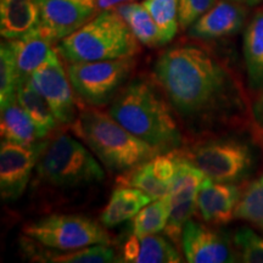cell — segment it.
I'll return each mask as SVG.
<instances>
[{
	"instance_id": "cell-1",
	"label": "cell",
	"mask_w": 263,
	"mask_h": 263,
	"mask_svg": "<svg viewBox=\"0 0 263 263\" xmlns=\"http://www.w3.org/2000/svg\"><path fill=\"white\" fill-rule=\"evenodd\" d=\"M154 81L183 126L194 136L241 123L246 100L241 84L227 66L197 44L167 49L154 65Z\"/></svg>"
},
{
	"instance_id": "cell-2",
	"label": "cell",
	"mask_w": 263,
	"mask_h": 263,
	"mask_svg": "<svg viewBox=\"0 0 263 263\" xmlns=\"http://www.w3.org/2000/svg\"><path fill=\"white\" fill-rule=\"evenodd\" d=\"M108 114L160 153L182 146L179 118L155 81L141 77L128 81L111 103Z\"/></svg>"
},
{
	"instance_id": "cell-3",
	"label": "cell",
	"mask_w": 263,
	"mask_h": 263,
	"mask_svg": "<svg viewBox=\"0 0 263 263\" xmlns=\"http://www.w3.org/2000/svg\"><path fill=\"white\" fill-rule=\"evenodd\" d=\"M72 130L112 172L124 173L160 154L98 107H80Z\"/></svg>"
},
{
	"instance_id": "cell-4",
	"label": "cell",
	"mask_w": 263,
	"mask_h": 263,
	"mask_svg": "<svg viewBox=\"0 0 263 263\" xmlns=\"http://www.w3.org/2000/svg\"><path fill=\"white\" fill-rule=\"evenodd\" d=\"M57 50L72 64L134 58L140 51V45L116 9H108L61 39Z\"/></svg>"
},
{
	"instance_id": "cell-5",
	"label": "cell",
	"mask_w": 263,
	"mask_h": 263,
	"mask_svg": "<svg viewBox=\"0 0 263 263\" xmlns=\"http://www.w3.org/2000/svg\"><path fill=\"white\" fill-rule=\"evenodd\" d=\"M105 171L83 144L66 133L47 140L35 166V185L80 190L104 182Z\"/></svg>"
},
{
	"instance_id": "cell-6",
	"label": "cell",
	"mask_w": 263,
	"mask_h": 263,
	"mask_svg": "<svg viewBox=\"0 0 263 263\" xmlns=\"http://www.w3.org/2000/svg\"><path fill=\"white\" fill-rule=\"evenodd\" d=\"M136 64L134 58L72 62L67 65V74L76 97L87 106L99 108L112 103L129 81Z\"/></svg>"
},
{
	"instance_id": "cell-7",
	"label": "cell",
	"mask_w": 263,
	"mask_h": 263,
	"mask_svg": "<svg viewBox=\"0 0 263 263\" xmlns=\"http://www.w3.org/2000/svg\"><path fill=\"white\" fill-rule=\"evenodd\" d=\"M24 234L44 248L71 251L97 244H111L105 227L82 215L52 213L38 221L27 223Z\"/></svg>"
},
{
	"instance_id": "cell-8",
	"label": "cell",
	"mask_w": 263,
	"mask_h": 263,
	"mask_svg": "<svg viewBox=\"0 0 263 263\" xmlns=\"http://www.w3.org/2000/svg\"><path fill=\"white\" fill-rule=\"evenodd\" d=\"M210 179L234 183L241 179L254 164L249 145L235 139H209L183 151Z\"/></svg>"
},
{
	"instance_id": "cell-9",
	"label": "cell",
	"mask_w": 263,
	"mask_h": 263,
	"mask_svg": "<svg viewBox=\"0 0 263 263\" xmlns=\"http://www.w3.org/2000/svg\"><path fill=\"white\" fill-rule=\"evenodd\" d=\"M205 178V173L179 150L177 173L170 189L171 215L163 230L174 245L182 244L184 226L196 211L197 195Z\"/></svg>"
},
{
	"instance_id": "cell-10",
	"label": "cell",
	"mask_w": 263,
	"mask_h": 263,
	"mask_svg": "<svg viewBox=\"0 0 263 263\" xmlns=\"http://www.w3.org/2000/svg\"><path fill=\"white\" fill-rule=\"evenodd\" d=\"M31 82L50 105L60 124L72 126L80 112L74 90L57 49L32 74Z\"/></svg>"
},
{
	"instance_id": "cell-11",
	"label": "cell",
	"mask_w": 263,
	"mask_h": 263,
	"mask_svg": "<svg viewBox=\"0 0 263 263\" xmlns=\"http://www.w3.org/2000/svg\"><path fill=\"white\" fill-rule=\"evenodd\" d=\"M47 140L31 145L3 140L0 146V194L3 201H16L24 195L33 170L44 150Z\"/></svg>"
},
{
	"instance_id": "cell-12",
	"label": "cell",
	"mask_w": 263,
	"mask_h": 263,
	"mask_svg": "<svg viewBox=\"0 0 263 263\" xmlns=\"http://www.w3.org/2000/svg\"><path fill=\"white\" fill-rule=\"evenodd\" d=\"M39 29L52 43H59L95 17L99 0H38Z\"/></svg>"
},
{
	"instance_id": "cell-13",
	"label": "cell",
	"mask_w": 263,
	"mask_h": 263,
	"mask_svg": "<svg viewBox=\"0 0 263 263\" xmlns=\"http://www.w3.org/2000/svg\"><path fill=\"white\" fill-rule=\"evenodd\" d=\"M182 248L190 263L235 262L236 254L224 235L200 222L189 219L182 234Z\"/></svg>"
},
{
	"instance_id": "cell-14",
	"label": "cell",
	"mask_w": 263,
	"mask_h": 263,
	"mask_svg": "<svg viewBox=\"0 0 263 263\" xmlns=\"http://www.w3.org/2000/svg\"><path fill=\"white\" fill-rule=\"evenodd\" d=\"M246 6L232 0H221L190 26L189 37L199 41H215L235 34L244 25Z\"/></svg>"
},
{
	"instance_id": "cell-15",
	"label": "cell",
	"mask_w": 263,
	"mask_h": 263,
	"mask_svg": "<svg viewBox=\"0 0 263 263\" xmlns=\"http://www.w3.org/2000/svg\"><path fill=\"white\" fill-rule=\"evenodd\" d=\"M241 192L232 183H219L206 177L197 195V210L212 224H227L234 218Z\"/></svg>"
},
{
	"instance_id": "cell-16",
	"label": "cell",
	"mask_w": 263,
	"mask_h": 263,
	"mask_svg": "<svg viewBox=\"0 0 263 263\" xmlns=\"http://www.w3.org/2000/svg\"><path fill=\"white\" fill-rule=\"evenodd\" d=\"M25 257L32 262L42 263H110L120 262L118 256L110 244H97L80 250L58 251L39 245L26 236L21 244Z\"/></svg>"
},
{
	"instance_id": "cell-17",
	"label": "cell",
	"mask_w": 263,
	"mask_h": 263,
	"mask_svg": "<svg viewBox=\"0 0 263 263\" xmlns=\"http://www.w3.org/2000/svg\"><path fill=\"white\" fill-rule=\"evenodd\" d=\"M39 25L38 0H0V33L6 41L24 37Z\"/></svg>"
},
{
	"instance_id": "cell-18",
	"label": "cell",
	"mask_w": 263,
	"mask_h": 263,
	"mask_svg": "<svg viewBox=\"0 0 263 263\" xmlns=\"http://www.w3.org/2000/svg\"><path fill=\"white\" fill-rule=\"evenodd\" d=\"M9 42L14 51L17 84L21 81L31 80L34 71L47 61L54 50L51 48L52 42L43 34L39 27L24 37Z\"/></svg>"
},
{
	"instance_id": "cell-19",
	"label": "cell",
	"mask_w": 263,
	"mask_h": 263,
	"mask_svg": "<svg viewBox=\"0 0 263 263\" xmlns=\"http://www.w3.org/2000/svg\"><path fill=\"white\" fill-rule=\"evenodd\" d=\"M151 201H154L153 197L143 190L118 185L101 212L100 223L105 228H114L134 218Z\"/></svg>"
},
{
	"instance_id": "cell-20",
	"label": "cell",
	"mask_w": 263,
	"mask_h": 263,
	"mask_svg": "<svg viewBox=\"0 0 263 263\" xmlns=\"http://www.w3.org/2000/svg\"><path fill=\"white\" fill-rule=\"evenodd\" d=\"M0 130L3 140L21 145H31L38 140H42L39 138L37 127L20 104L16 95L10 99L4 106H2Z\"/></svg>"
},
{
	"instance_id": "cell-21",
	"label": "cell",
	"mask_w": 263,
	"mask_h": 263,
	"mask_svg": "<svg viewBox=\"0 0 263 263\" xmlns=\"http://www.w3.org/2000/svg\"><path fill=\"white\" fill-rule=\"evenodd\" d=\"M16 97L37 127L41 139H45L59 127L60 122L52 112L50 105L33 85L31 80L20 82L16 88Z\"/></svg>"
},
{
	"instance_id": "cell-22",
	"label": "cell",
	"mask_w": 263,
	"mask_h": 263,
	"mask_svg": "<svg viewBox=\"0 0 263 263\" xmlns=\"http://www.w3.org/2000/svg\"><path fill=\"white\" fill-rule=\"evenodd\" d=\"M244 59L250 87L263 90V10L250 20L244 33Z\"/></svg>"
},
{
	"instance_id": "cell-23",
	"label": "cell",
	"mask_w": 263,
	"mask_h": 263,
	"mask_svg": "<svg viewBox=\"0 0 263 263\" xmlns=\"http://www.w3.org/2000/svg\"><path fill=\"white\" fill-rule=\"evenodd\" d=\"M114 9L122 16L140 44L149 48L163 45L160 29L143 4L129 2L117 5Z\"/></svg>"
},
{
	"instance_id": "cell-24",
	"label": "cell",
	"mask_w": 263,
	"mask_h": 263,
	"mask_svg": "<svg viewBox=\"0 0 263 263\" xmlns=\"http://www.w3.org/2000/svg\"><path fill=\"white\" fill-rule=\"evenodd\" d=\"M171 215L170 193L161 199L154 200L133 218V234L138 238L157 234L166 228Z\"/></svg>"
},
{
	"instance_id": "cell-25",
	"label": "cell",
	"mask_w": 263,
	"mask_h": 263,
	"mask_svg": "<svg viewBox=\"0 0 263 263\" xmlns=\"http://www.w3.org/2000/svg\"><path fill=\"white\" fill-rule=\"evenodd\" d=\"M150 161V160H149ZM149 161L139 164L136 168L127 171L124 173H120L117 177V185H126L143 190L153 197V200H157L163 197L170 193L171 185L161 180L156 176L154 170L151 168Z\"/></svg>"
},
{
	"instance_id": "cell-26",
	"label": "cell",
	"mask_w": 263,
	"mask_h": 263,
	"mask_svg": "<svg viewBox=\"0 0 263 263\" xmlns=\"http://www.w3.org/2000/svg\"><path fill=\"white\" fill-rule=\"evenodd\" d=\"M234 217L263 230V174L241 193Z\"/></svg>"
},
{
	"instance_id": "cell-27",
	"label": "cell",
	"mask_w": 263,
	"mask_h": 263,
	"mask_svg": "<svg viewBox=\"0 0 263 263\" xmlns=\"http://www.w3.org/2000/svg\"><path fill=\"white\" fill-rule=\"evenodd\" d=\"M179 252L170 240L157 234L139 238L138 255L134 263H178Z\"/></svg>"
},
{
	"instance_id": "cell-28",
	"label": "cell",
	"mask_w": 263,
	"mask_h": 263,
	"mask_svg": "<svg viewBox=\"0 0 263 263\" xmlns=\"http://www.w3.org/2000/svg\"><path fill=\"white\" fill-rule=\"evenodd\" d=\"M141 4L159 27L163 45L170 43L178 32L179 0H144Z\"/></svg>"
},
{
	"instance_id": "cell-29",
	"label": "cell",
	"mask_w": 263,
	"mask_h": 263,
	"mask_svg": "<svg viewBox=\"0 0 263 263\" xmlns=\"http://www.w3.org/2000/svg\"><path fill=\"white\" fill-rule=\"evenodd\" d=\"M17 88V73L14 51L9 41L0 45V106H4L14 95Z\"/></svg>"
},
{
	"instance_id": "cell-30",
	"label": "cell",
	"mask_w": 263,
	"mask_h": 263,
	"mask_svg": "<svg viewBox=\"0 0 263 263\" xmlns=\"http://www.w3.org/2000/svg\"><path fill=\"white\" fill-rule=\"evenodd\" d=\"M242 262L263 263V238L250 228H240L233 239Z\"/></svg>"
},
{
	"instance_id": "cell-31",
	"label": "cell",
	"mask_w": 263,
	"mask_h": 263,
	"mask_svg": "<svg viewBox=\"0 0 263 263\" xmlns=\"http://www.w3.org/2000/svg\"><path fill=\"white\" fill-rule=\"evenodd\" d=\"M218 0H179L178 24L182 29H189L194 22L205 15Z\"/></svg>"
},
{
	"instance_id": "cell-32",
	"label": "cell",
	"mask_w": 263,
	"mask_h": 263,
	"mask_svg": "<svg viewBox=\"0 0 263 263\" xmlns=\"http://www.w3.org/2000/svg\"><path fill=\"white\" fill-rule=\"evenodd\" d=\"M251 118L254 122V134L259 143L263 145V90L259 91L258 97L252 104Z\"/></svg>"
},
{
	"instance_id": "cell-33",
	"label": "cell",
	"mask_w": 263,
	"mask_h": 263,
	"mask_svg": "<svg viewBox=\"0 0 263 263\" xmlns=\"http://www.w3.org/2000/svg\"><path fill=\"white\" fill-rule=\"evenodd\" d=\"M129 2H133V0H99V9H100V11H104V10L114 9L117 5Z\"/></svg>"
},
{
	"instance_id": "cell-34",
	"label": "cell",
	"mask_w": 263,
	"mask_h": 263,
	"mask_svg": "<svg viewBox=\"0 0 263 263\" xmlns=\"http://www.w3.org/2000/svg\"><path fill=\"white\" fill-rule=\"evenodd\" d=\"M232 2L239 3V4H242L245 6H255L258 5L259 3H262L263 0H232Z\"/></svg>"
}]
</instances>
